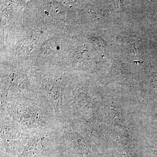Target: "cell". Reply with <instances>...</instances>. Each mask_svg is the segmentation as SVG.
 <instances>
[{
	"mask_svg": "<svg viewBox=\"0 0 157 157\" xmlns=\"http://www.w3.org/2000/svg\"><path fill=\"white\" fill-rule=\"evenodd\" d=\"M9 117L23 129L38 132L54 131L57 126L54 117L56 114L43 107H10Z\"/></svg>",
	"mask_w": 157,
	"mask_h": 157,
	"instance_id": "6da1fadb",
	"label": "cell"
}]
</instances>
